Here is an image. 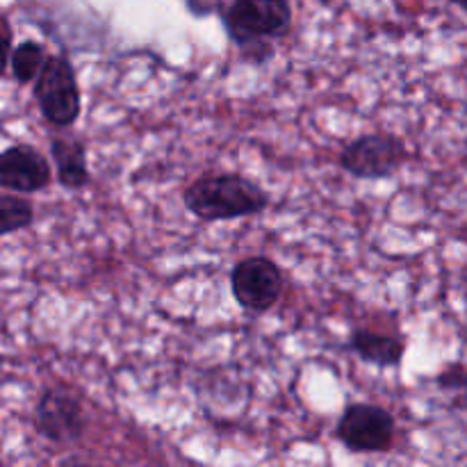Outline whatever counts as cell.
Masks as SVG:
<instances>
[{"mask_svg": "<svg viewBox=\"0 0 467 467\" xmlns=\"http://www.w3.org/2000/svg\"><path fill=\"white\" fill-rule=\"evenodd\" d=\"M410 158V150L400 135L368 132L342 149L340 167L358 181L392 178Z\"/></svg>", "mask_w": 467, "mask_h": 467, "instance_id": "277c9868", "label": "cell"}, {"mask_svg": "<svg viewBox=\"0 0 467 467\" xmlns=\"http://www.w3.org/2000/svg\"><path fill=\"white\" fill-rule=\"evenodd\" d=\"M223 27L242 59L263 67L274 57L272 39L290 32V0H231L222 12Z\"/></svg>", "mask_w": 467, "mask_h": 467, "instance_id": "7a4b0ae2", "label": "cell"}, {"mask_svg": "<svg viewBox=\"0 0 467 467\" xmlns=\"http://www.w3.org/2000/svg\"><path fill=\"white\" fill-rule=\"evenodd\" d=\"M35 99L39 112L50 126L71 128L82 114V94L76 68L67 55H48L35 80Z\"/></svg>", "mask_w": 467, "mask_h": 467, "instance_id": "3957f363", "label": "cell"}, {"mask_svg": "<svg viewBox=\"0 0 467 467\" xmlns=\"http://www.w3.org/2000/svg\"><path fill=\"white\" fill-rule=\"evenodd\" d=\"M46 59H48V53H46L44 44L35 39H26L18 46H14L12 53H9L7 71L12 73V78L18 85H30L41 73Z\"/></svg>", "mask_w": 467, "mask_h": 467, "instance_id": "8fae6325", "label": "cell"}, {"mask_svg": "<svg viewBox=\"0 0 467 467\" xmlns=\"http://www.w3.org/2000/svg\"><path fill=\"white\" fill-rule=\"evenodd\" d=\"M53 182V164L30 144H12L0 155V187L16 194H36Z\"/></svg>", "mask_w": 467, "mask_h": 467, "instance_id": "ba28073f", "label": "cell"}, {"mask_svg": "<svg viewBox=\"0 0 467 467\" xmlns=\"http://www.w3.org/2000/svg\"><path fill=\"white\" fill-rule=\"evenodd\" d=\"M272 199L255 181L242 173H203L182 190V205L201 222H231L255 217L269 208Z\"/></svg>", "mask_w": 467, "mask_h": 467, "instance_id": "6da1fadb", "label": "cell"}, {"mask_svg": "<svg viewBox=\"0 0 467 467\" xmlns=\"http://www.w3.org/2000/svg\"><path fill=\"white\" fill-rule=\"evenodd\" d=\"M438 388L454 397V406L467 413V365L454 363L442 369L436 379Z\"/></svg>", "mask_w": 467, "mask_h": 467, "instance_id": "4fadbf2b", "label": "cell"}, {"mask_svg": "<svg viewBox=\"0 0 467 467\" xmlns=\"http://www.w3.org/2000/svg\"><path fill=\"white\" fill-rule=\"evenodd\" d=\"M50 160L55 164V178L64 190H85L91 182L87 146L76 137H53L50 140Z\"/></svg>", "mask_w": 467, "mask_h": 467, "instance_id": "9c48e42d", "label": "cell"}, {"mask_svg": "<svg viewBox=\"0 0 467 467\" xmlns=\"http://www.w3.org/2000/svg\"><path fill=\"white\" fill-rule=\"evenodd\" d=\"M35 431L53 445H71L87 431L85 404L80 392L67 383H50L35 406Z\"/></svg>", "mask_w": 467, "mask_h": 467, "instance_id": "5b68a950", "label": "cell"}, {"mask_svg": "<svg viewBox=\"0 0 467 467\" xmlns=\"http://www.w3.org/2000/svg\"><path fill=\"white\" fill-rule=\"evenodd\" d=\"M349 349L365 363L379 365V368H397L406 354V342L390 333L363 327L351 331Z\"/></svg>", "mask_w": 467, "mask_h": 467, "instance_id": "30bf717a", "label": "cell"}, {"mask_svg": "<svg viewBox=\"0 0 467 467\" xmlns=\"http://www.w3.org/2000/svg\"><path fill=\"white\" fill-rule=\"evenodd\" d=\"M397 422L377 404H349L336 424V438L351 454H386L395 445Z\"/></svg>", "mask_w": 467, "mask_h": 467, "instance_id": "8992f818", "label": "cell"}, {"mask_svg": "<svg viewBox=\"0 0 467 467\" xmlns=\"http://www.w3.org/2000/svg\"><path fill=\"white\" fill-rule=\"evenodd\" d=\"M187 9L192 16H213V14L222 12V0H185Z\"/></svg>", "mask_w": 467, "mask_h": 467, "instance_id": "5bb4252c", "label": "cell"}, {"mask_svg": "<svg viewBox=\"0 0 467 467\" xmlns=\"http://www.w3.org/2000/svg\"><path fill=\"white\" fill-rule=\"evenodd\" d=\"M231 292L240 308L249 313H267L281 301L285 276L267 255H246L231 269Z\"/></svg>", "mask_w": 467, "mask_h": 467, "instance_id": "52a82bcc", "label": "cell"}, {"mask_svg": "<svg viewBox=\"0 0 467 467\" xmlns=\"http://www.w3.org/2000/svg\"><path fill=\"white\" fill-rule=\"evenodd\" d=\"M35 223V205L16 192L0 196V235H14Z\"/></svg>", "mask_w": 467, "mask_h": 467, "instance_id": "7c38bea8", "label": "cell"}, {"mask_svg": "<svg viewBox=\"0 0 467 467\" xmlns=\"http://www.w3.org/2000/svg\"><path fill=\"white\" fill-rule=\"evenodd\" d=\"M450 3L454 5V7H459L463 14H467V0H450Z\"/></svg>", "mask_w": 467, "mask_h": 467, "instance_id": "9a60e30c", "label": "cell"}]
</instances>
